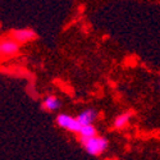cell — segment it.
<instances>
[{
	"instance_id": "3957f363",
	"label": "cell",
	"mask_w": 160,
	"mask_h": 160,
	"mask_svg": "<svg viewBox=\"0 0 160 160\" xmlns=\"http://www.w3.org/2000/svg\"><path fill=\"white\" fill-rule=\"evenodd\" d=\"M19 44L9 36L0 40V59H12L19 54Z\"/></svg>"
},
{
	"instance_id": "9c48e42d",
	"label": "cell",
	"mask_w": 160,
	"mask_h": 160,
	"mask_svg": "<svg viewBox=\"0 0 160 160\" xmlns=\"http://www.w3.org/2000/svg\"><path fill=\"white\" fill-rule=\"evenodd\" d=\"M159 88H160V78H159Z\"/></svg>"
},
{
	"instance_id": "ba28073f",
	"label": "cell",
	"mask_w": 160,
	"mask_h": 160,
	"mask_svg": "<svg viewBox=\"0 0 160 160\" xmlns=\"http://www.w3.org/2000/svg\"><path fill=\"white\" fill-rule=\"evenodd\" d=\"M99 133H98V128L95 127V124H90V126H85L81 128V131L78 132V138H79V142H83L88 138H92V137H95L98 136Z\"/></svg>"
},
{
	"instance_id": "5b68a950",
	"label": "cell",
	"mask_w": 160,
	"mask_h": 160,
	"mask_svg": "<svg viewBox=\"0 0 160 160\" xmlns=\"http://www.w3.org/2000/svg\"><path fill=\"white\" fill-rule=\"evenodd\" d=\"M98 110L94 109V108H87V109H83L82 112H79L76 118L78 123L81 124V127H85V126H90V124H94V122L98 119Z\"/></svg>"
},
{
	"instance_id": "277c9868",
	"label": "cell",
	"mask_w": 160,
	"mask_h": 160,
	"mask_svg": "<svg viewBox=\"0 0 160 160\" xmlns=\"http://www.w3.org/2000/svg\"><path fill=\"white\" fill-rule=\"evenodd\" d=\"M12 40L19 45H24V44H28L31 41L37 37V33L32 30V28H17V30H12L8 35Z\"/></svg>"
},
{
	"instance_id": "30bf717a",
	"label": "cell",
	"mask_w": 160,
	"mask_h": 160,
	"mask_svg": "<svg viewBox=\"0 0 160 160\" xmlns=\"http://www.w3.org/2000/svg\"><path fill=\"white\" fill-rule=\"evenodd\" d=\"M0 30H2V23H0Z\"/></svg>"
},
{
	"instance_id": "6da1fadb",
	"label": "cell",
	"mask_w": 160,
	"mask_h": 160,
	"mask_svg": "<svg viewBox=\"0 0 160 160\" xmlns=\"http://www.w3.org/2000/svg\"><path fill=\"white\" fill-rule=\"evenodd\" d=\"M81 145H82L83 150L91 156H100L109 149L108 138L104 137V136H100V135L81 142Z\"/></svg>"
},
{
	"instance_id": "7a4b0ae2",
	"label": "cell",
	"mask_w": 160,
	"mask_h": 160,
	"mask_svg": "<svg viewBox=\"0 0 160 160\" xmlns=\"http://www.w3.org/2000/svg\"><path fill=\"white\" fill-rule=\"evenodd\" d=\"M55 124L64 131H68L71 133H77V135L82 128L81 124L78 123L76 117H73L71 114H67V113H59L55 117Z\"/></svg>"
},
{
	"instance_id": "52a82bcc",
	"label": "cell",
	"mask_w": 160,
	"mask_h": 160,
	"mask_svg": "<svg viewBox=\"0 0 160 160\" xmlns=\"http://www.w3.org/2000/svg\"><path fill=\"white\" fill-rule=\"evenodd\" d=\"M132 117H133V113L132 112H123L121 114H118L113 119V128L114 129H118V131L124 129L129 124Z\"/></svg>"
},
{
	"instance_id": "8992f818",
	"label": "cell",
	"mask_w": 160,
	"mask_h": 160,
	"mask_svg": "<svg viewBox=\"0 0 160 160\" xmlns=\"http://www.w3.org/2000/svg\"><path fill=\"white\" fill-rule=\"evenodd\" d=\"M41 109L48 113H54L62 108V100L57 95H46L41 101Z\"/></svg>"
}]
</instances>
